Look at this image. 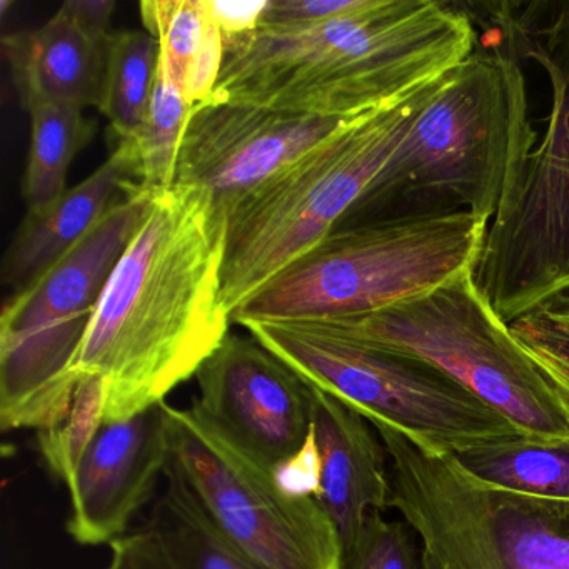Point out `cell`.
Instances as JSON below:
<instances>
[{
    "label": "cell",
    "mask_w": 569,
    "mask_h": 569,
    "mask_svg": "<svg viewBox=\"0 0 569 569\" xmlns=\"http://www.w3.org/2000/svg\"><path fill=\"white\" fill-rule=\"evenodd\" d=\"M224 248L226 219L204 191L156 192L69 369L104 379V421L164 402L228 338Z\"/></svg>",
    "instance_id": "6da1fadb"
},
{
    "label": "cell",
    "mask_w": 569,
    "mask_h": 569,
    "mask_svg": "<svg viewBox=\"0 0 569 569\" xmlns=\"http://www.w3.org/2000/svg\"><path fill=\"white\" fill-rule=\"evenodd\" d=\"M222 39L216 101L356 118L445 78L476 51L479 36L461 2L366 0L321 24L261 26Z\"/></svg>",
    "instance_id": "7a4b0ae2"
},
{
    "label": "cell",
    "mask_w": 569,
    "mask_h": 569,
    "mask_svg": "<svg viewBox=\"0 0 569 569\" xmlns=\"http://www.w3.org/2000/svg\"><path fill=\"white\" fill-rule=\"evenodd\" d=\"M536 139L521 61L498 38L449 74L339 226L465 211L491 222Z\"/></svg>",
    "instance_id": "3957f363"
},
{
    "label": "cell",
    "mask_w": 569,
    "mask_h": 569,
    "mask_svg": "<svg viewBox=\"0 0 569 569\" xmlns=\"http://www.w3.org/2000/svg\"><path fill=\"white\" fill-rule=\"evenodd\" d=\"M519 61L545 71L551 106L541 142L489 222L472 281L511 326L569 308V0L465 2Z\"/></svg>",
    "instance_id": "277c9868"
},
{
    "label": "cell",
    "mask_w": 569,
    "mask_h": 569,
    "mask_svg": "<svg viewBox=\"0 0 569 569\" xmlns=\"http://www.w3.org/2000/svg\"><path fill=\"white\" fill-rule=\"evenodd\" d=\"M449 74L346 122L229 211L221 292L229 315L348 218Z\"/></svg>",
    "instance_id": "5b68a950"
},
{
    "label": "cell",
    "mask_w": 569,
    "mask_h": 569,
    "mask_svg": "<svg viewBox=\"0 0 569 569\" xmlns=\"http://www.w3.org/2000/svg\"><path fill=\"white\" fill-rule=\"evenodd\" d=\"M489 221L471 214L339 226L231 315L234 325L381 311L472 271Z\"/></svg>",
    "instance_id": "8992f818"
},
{
    "label": "cell",
    "mask_w": 569,
    "mask_h": 569,
    "mask_svg": "<svg viewBox=\"0 0 569 569\" xmlns=\"http://www.w3.org/2000/svg\"><path fill=\"white\" fill-rule=\"evenodd\" d=\"M369 422L388 451L389 508L415 529L422 569H569V499L482 481L455 455Z\"/></svg>",
    "instance_id": "52a82bcc"
},
{
    "label": "cell",
    "mask_w": 569,
    "mask_h": 569,
    "mask_svg": "<svg viewBox=\"0 0 569 569\" xmlns=\"http://www.w3.org/2000/svg\"><path fill=\"white\" fill-rule=\"evenodd\" d=\"M156 192L138 181L68 254L4 302L0 316V428L48 429L71 408L69 376L99 299Z\"/></svg>",
    "instance_id": "ba28073f"
},
{
    "label": "cell",
    "mask_w": 569,
    "mask_h": 569,
    "mask_svg": "<svg viewBox=\"0 0 569 569\" xmlns=\"http://www.w3.org/2000/svg\"><path fill=\"white\" fill-rule=\"evenodd\" d=\"M301 325L425 359L505 415L522 439L569 442L568 402L492 312L472 271L381 311Z\"/></svg>",
    "instance_id": "9c48e42d"
},
{
    "label": "cell",
    "mask_w": 569,
    "mask_h": 569,
    "mask_svg": "<svg viewBox=\"0 0 569 569\" xmlns=\"http://www.w3.org/2000/svg\"><path fill=\"white\" fill-rule=\"evenodd\" d=\"M244 329L309 385L432 451L458 456L522 439L505 415L425 359L299 322H256Z\"/></svg>",
    "instance_id": "30bf717a"
},
{
    "label": "cell",
    "mask_w": 569,
    "mask_h": 569,
    "mask_svg": "<svg viewBox=\"0 0 569 569\" xmlns=\"http://www.w3.org/2000/svg\"><path fill=\"white\" fill-rule=\"evenodd\" d=\"M166 416L168 468L239 551L262 569H342L341 538L318 499L282 491L194 402H166Z\"/></svg>",
    "instance_id": "8fae6325"
},
{
    "label": "cell",
    "mask_w": 569,
    "mask_h": 569,
    "mask_svg": "<svg viewBox=\"0 0 569 569\" xmlns=\"http://www.w3.org/2000/svg\"><path fill=\"white\" fill-rule=\"evenodd\" d=\"M351 119L291 114L212 98L199 102L182 136L174 186L201 189L216 214L226 219L244 196Z\"/></svg>",
    "instance_id": "7c38bea8"
},
{
    "label": "cell",
    "mask_w": 569,
    "mask_h": 569,
    "mask_svg": "<svg viewBox=\"0 0 569 569\" xmlns=\"http://www.w3.org/2000/svg\"><path fill=\"white\" fill-rule=\"evenodd\" d=\"M194 405L274 472L311 432L308 382L254 338L229 335L196 375Z\"/></svg>",
    "instance_id": "4fadbf2b"
},
{
    "label": "cell",
    "mask_w": 569,
    "mask_h": 569,
    "mask_svg": "<svg viewBox=\"0 0 569 569\" xmlns=\"http://www.w3.org/2000/svg\"><path fill=\"white\" fill-rule=\"evenodd\" d=\"M168 461L166 401L122 421H104L68 486L69 535L82 546L122 538Z\"/></svg>",
    "instance_id": "5bb4252c"
},
{
    "label": "cell",
    "mask_w": 569,
    "mask_h": 569,
    "mask_svg": "<svg viewBox=\"0 0 569 569\" xmlns=\"http://www.w3.org/2000/svg\"><path fill=\"white\" fill-rule=\"evenodd\" d=\"M309 388L311 431L321 459L316 499L335 522L345 556L369 515L389 509L388 451L366 416L316 386Z\"/></svg>",
    "instance_id": "9a60e30c"
},
{
    "label": "cell",
    "mask_w": 569,
    "mask_h": 569,
    "mask_svg": "<svg viewBox=\"0 0 569 569\" xmlns=\"http://www.w3.org/2000/svg\"><path fill=\"white\" fill-rule=\"evenodd\" d=\"M109 39L62 8L42 28L6 36L2 49L24 111L42 104L101 108Z\"/></svg>",
    "instance_id": "2e32d148"
},
{
    "label": "cell",
    "mask_w": 569,
    "mask_h": 569,
    "mask_svg": "<svg viewBox=\"0 0 569 569\" xmlns=\"http://www.w3.org/2000/svg\"><path fill=\"white\" fill-rule=\"evenodd\" d=\"M138 181V158L131 142L112 146L108 161L58 201L28 211L2 261V281L14 291L51 268L81 242L106 212Z\"/></svg>",
    "instance_id": "e0dca14e"
},
{
    "label": "cell",
    "mask_w": 569,
    "mask_h": 569,
    "mask_svg": "<svg viewBox=\"0 0 569 569\" xmlns=\"http://www.w3.org/2000/svg\"><path fill=\"white\" fill-rule=\"evenodd\" d=\"M161 48L149 32H112L99 111L108 118L112 146L138 138L149 114Z\"/></svg>",
    "instance_id": "ac0fdd59"
},
{
    "label": "cell",
    "mask_w": 569,
    "mask_h": 569,
    "mask_svg": "<svg viewBox=\"0 0 569 569\" xmlns=\"http://www.w3.org/2000/svg\"><path fill=\"white\" fill-rule=\"evenodd\" d=\"M31 118V149L22 179L28 211H41L68 188V171L76 154L91 141L96 124L82 109L42 104L26 111Z\"/></svg>",
    "instance_id": "d6986e66"
},
{
    "label": "cell",
    "mask_w": 569,
    "mask_h": 569,
    "mask_svg": "<svg viewBox=\"0 0 569 569\" xmlns=\"http://www.w3.org/2000/svg\"><path fill=\"white\" fill-rule=\"evenodd\" d=\"M164 478V492L156 501L148 526L166 539L182 568L262 569L216 529L168 466Z\"/></svg>",
    "instance_id": "ffe728a7"
},
{
    "label": "cell",
    "mask_w": 569,
    "mask_h": 569,
    "mask_svg": "<svg viewBox=\"0 0 569 569\" xmlns=\"http://www.w3.org/2000/svg\"><path fill=\"white\" fill-rule=\"evenodd\" d=\"M456 458L469 472L491 485L536 498L569 499V442L516 439L472 449Z\"/></svg>",
    "instance_id": "44dd1931"
},
{
    "label": "cell",
    "mask_w": 569,
    "mask_h": 569,
    "mask_svg": "<svg viewBox=\"0 0 569 569\" xmlns=\"http://www.w3.org/2000/svg\"><path fill=\"white\" fill-rule=\"evenodd\" d=\"M191 109L184 88L172 78L161 56L148 119L138 138L131 141L138 158V182L151 192L174 186L182 136Z\"/></svg>",
    "instance_id": "7402d4cb"
},
{
    "label": "cell",
    "mask_w": 569,
    "mask_h": 569,
    "mask_svg": "<svg viewBox=\"0 0 569 569\" xmlns=\"http://www.w3.org/2000/svg\"><path fill=\"white\" fill-rule=\"evenodd\" d=\"M104 419V379L99 375L81 376L64 419L38 431L46 466L56 478L69 486Z\"/></svg>",
    "instance_id": "603a6c76"
},
{
    "label": "cell",
    "mask_w": 569,
    "mask_h": 569,
    "mask_svg": "<svg viewBox=\"0 0 569 569\" xmlns=\"http://www.w3.org/2000/svg\"><path fill=\"white\" fill-rule=\"evenodd\" d=\"M141 18L149 34L158 39L172 78L184 88L189 68L211 26L204 0H144Z\"/></svg>",
    "instance_id": "cb8c5ba5"
},
{
    "label": "cell",
    "mask_w": 569,
    "mask_h": 569,
    "mask_svg": "<svg viewBox=\"0 0 569 569\" xmlns=\"http://www.w3.org/2000/svg\"><path fill=\"white\" fill-rule=\"evenodd\" d=\"M342 569H422L421 546L405 521L369 515L355 545L342 556Z\"/></svg>",
    "instance_id": "d4e9b609"
},
{
    "label": "cell",
    "mask_w": 569,
    "mask_h": 569,
    "mask_svg": "<svg viewBox=\"0 0 569 569\" xmlns=\"http://www.w3.org/2000/svg\"><path fill=\"white\" fill-rule=\"evenodd\" d=\"M522 351L536 362L569 406V318L556 311L525 316L509 326Z\"/></svg>",
    "instance_id": "484cf974"
},
{
    "label": "cell",
    "mask_w": 569,
    "mask_h": 569,
    "mask_svg": "<svg viewBox=\"0 0 569 569\" xmlns=\"http://www.w3.org/2000/svg\"><path fill=\"white\" fill-rule=\"evenodd\" d=\"M106 569H184L166 539L148 526L134 535L122 536L111 545V561Z\"/></svg>",
    "instance_id": "4316f807"
},
{
    "label": "cell",
    "mask_w": 569,
    "mask_h": 569,
    "mask_svg": "<svg viewBox=\"0 0 569 569\" xmlns=\"http://www.w3.org/2000/svg\"><path fill=\"white\" fill-rule=\"evenodd\" d=\"M365 4L366 0H268L261 26L262 28H298V26L321 24V22L351 14Z\"/></svg>",
    "instance_id": "83f0119b"
},
{
    "label": "cell",
    "mask_w": 569,
    "mask_h": 569,
    "mask_svg": "<svg viewBox=\"0 0 569 569\" xmlns=\"http://www.w3.org/2000/svg\"><path fill=\"white\" fill-rule=\"evenodd\" d=\"M222 61H224V39H222L221 29L211 19L204 42L186 76L184 91L191 106L211 98L221 74Z\"/></svg>",
    "instance_id": "f1b7e54d"
},
{
    "label": "cell",
    "mask_w": 569,
    "mask_h": 569,
    "mask_svg": "<svg viewBox=\"0 0 569 569\" xmlns=\"http://www.w3.org/2000/svg\"><path fill=\"white\" fill-rule=\"evenodd\" d=\"M274 478L282 491L288 495L299 498L318 496L321 488V459L312 431L309 432L302 448L276 469Z\"/></svg>",
    "instance_id": "f546056e"
},
{
    "label": "cell",
    "mask_w": 569,
    "mask_h": 569,
    "mask_svg": "<svg viewBox=\"0 0 569 569\" xmlns=\"http://www.w3.org/2000/svg\"><path fill=\"white\" fill-rule=\"evenodd\" d=\"M204 4L212 21L221 29L222 38H236V36L249 34L261 26L268 0H254V2L204 0Z\"/></svg>",
    "instance_id": "4dcf8cb0"
},
{
    "label": "cell",
    "mask_w": 569,
    "mask_h": 569,
    "mask_svg": "<svg viewBox=\"0 0 569 569\" xmlns=\"http://www.w3.org/2000/svg\"><path fill=\"white\" fill-rule=\"evenodd\" d=\"M82 28L88 29L99 38H109L111 32L112 12L116 9L114 0H69L62 4Z\"/></svg>",
    "instance_id": "1f68e13d"
},
{
    "label": "cell",
    "mask_w": 569,
    "mask_h": 569,
    "mask_svg": "<svg viewBox=\"0 0 569 569\" xmlns=\"http://www.w3.org/2000/svg\"><path fill=\"white\" fill-rule=\"evenodd\" d=\"M556 312H561V315L568 316V318H569V308L559 309V311H556Z\"/></svg>",
    "instance_id": "d6a6232c"
}]
</instances>
